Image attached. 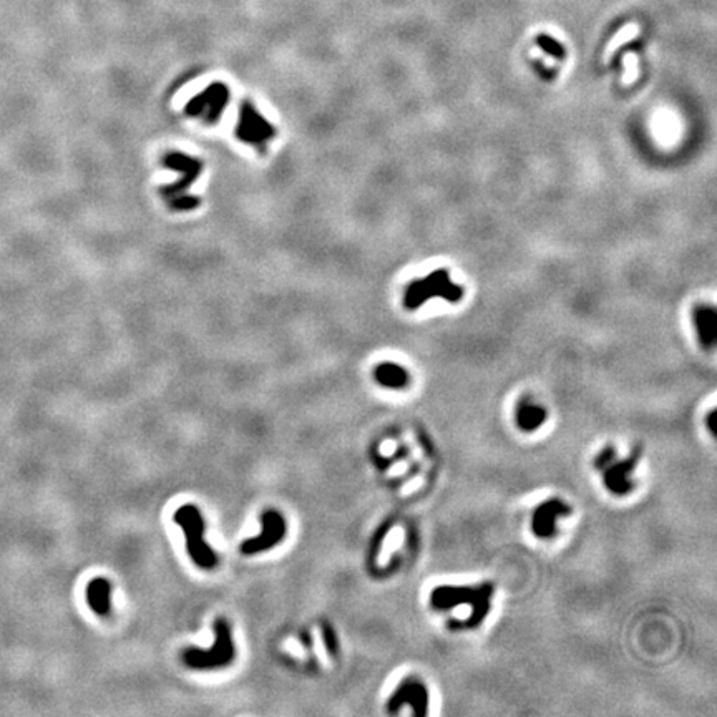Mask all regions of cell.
<instances>
[{
	"mask_svg": "<svg viewBox=\"0 0 717 717\" xmlns=\"http://www.w3.org/2000/svg\"><path fill=\"white\" fill-rule=\"evenodd\" d=\"M163 165L171 171H176V182L161 188V198L173 211H191L198 208L201 200L190 195L191 184L203 173V161L184 153H168L163 158Z\"/></svg>",
	"mask_w": 717,
	"mask_h": 717,
	"instance_id": "6da1fadb",
	"label": "cell"
},
{
	"mask_svg": "<svg viewBox=\"0 0 717 717\" xmlns=\"http://www.w3.org/2000/svg\"><path fill=\"white\" fill-rule=\"evenodd\" d=\"M175 523L183 528L186 538L188 555L200 568L213 570L218 565V555L204 542L203 515L195 505L188 503L179 506L175 512Z\"/></svg>",
	"mask_w": 717,
	"mask_h": 717,
	"instance_id": "7a4b0ae2",
	"label": "cell"
},
{
	"mask_svg": "<svg viewBox=\"0 0 717 717\" xmlns=\"http://www.w3.org/2000/svg\"><path fill=\"white\" fill-rule=\"evenodd\" d=\"M214 644L208 650L188 647L183 652V663L191 669L208 671V669L225 668L234 659V644L231 638V629L225 620L214 622Z\"/></svg>",
	"mask_w": 717,
	"mask_h": 717,
	"instance_id": "3957f363",
	"label": "cell"
},
{
	"mask_svg": "<svg viewBox=\"0 0 717 717\" xmlns=\"http://www.w3.org/2000/svg\"><path fill=\"white\" fill-rule=\"evenodd\" d=\"M234 133L239 141L257 150L259 153H264L268 150L269 141L276 136V128L268 118H264L259 113L255 103L243 102V105L239 106Z\"/></svg>",
	"mask_w": 717,
	"mask_h": 717,
	"instance_id": "277c9868",
	"label": "cell"
},
{
	"mask_svg": "<svg viewBox=\"0 0 717 717\" xmlns=\"http://www.w3.org/2000/svg\"><path fill=\"white\" fill-rule=\"evenodd\" d=\"M229 97V88L221 81H216L193 97L184 106V113L204 124H214L220 122L221 115L225 113Z\"/></svg>",
	"mask_w": 717,
	"mask_h": 717,
	"instance_id": "5b68a950",
	"label": "cell"
},
{
	"mask_svg": "<svg viewBox=\"0 0 717 717\" xmlns=\"http://www.w3.org/2000/svg\"><path fill=\"white\" fill-rule=\"evenodd\" d=\"M490 595L492 586L485 585L482 588H449L442 586L433 590L432 593V604L437 609H446L457 606V604H475L476 609L483 615H487L488 606H490Z\"/></svg>",
	"mask_w": 717,
	"mask_h": 717,
	"instance_id": "8992f818",
	"label": "cell"
},
{
	"mask_svg": "<svg viewBox=\"0 0 717 717\" xmlns=\"http://www.w3.org/2000/svg\"><path fill=\"white\" fill-rule=\"evenodd\" d=\"M261 533L255 536V538H249L241 545V553L243 555H257V553H263L276 547L279 542H282L286 535V522L282 518V515L276 512V510H268V512L263 513L261 517Z\"/></svg>",
	"mask_w": 717,
	"mask_h": 717,
	"instance_id": "52a82bcc",
	"label": "cell"
},
{
	"mask_svg": "<svg viewBox=\"0 0 717 717\" xmlns=\"http://www.w3.org/2000/svg\"><path fill=\"white\" fill-rule=\"evenodd\" d=\"M570 508L561 501H548V503H543L540 508H536L535 517H533V533L536 536H542V538H548L555 533V523L556 518L560 515H568Z\"/></svg>",
	"mask_w": 717,
	"mask_h": 717,
	"instance_id": "ba28073f",
	"label": "cell"
},
{
	"mask_svg": "<svg viewBox=\"0 0 717 717\" xmlns=\"http://www.w3.org/2000/svg\"><path fill=\"white\" fill-rule=\"evenodd\" d=\"M403 702H410L415 706V714H424L427 711V693L420 684L415 682H403L397 693L389 701V711L394 712L401 707Z\"/></svg>",
	"mask_w": 717,
	"mask_h": 717,
	"instance_id": "9c48e42d",
	"label": "cell"
},
{
	"mask_svg": "<svg viewBox=\"0 0 717 717\" xmlns=\"http://www.w3.org/2000/svg\"><path fill=\"white\" fill-rule=\"evenodd\" d=\"M110 581L105 578H95L87 586V603L90 609L98 616H108L111 609Z\"/></svg>",
	"mask_w": 717,
	"mask_h": 717,
	"instance_id": "30bf717a",
	"label": "cell"
},
{
	"mask_svg": "<svg viewBox=\"0 0 717 717\" xmlns=\"http://www.w3.org/2000/svg\"><path fill=\"white\" fill-rule=\"evenodd\" d=\"M636 457L638 455H633V457L628 458V460L616 463L615 467H609L606 472V487L613 493H618V495H622V493H628L631 488L629 483V474L633 472L634 465H636Z\"/></svg>",
	"mask_w": 717,
	"mask_h": 717,
	"instance_id": "8fae6325",
	"label": "cell"
},
{
	"mask_svg": "<svg viewBox=\"0 0 717 717\" xmlns=\"http://www.w3.org/2000/svg\"><path fill=\"white\" fill-rule=\"evenodd\" d=\"M694 322L698 328L699 339H701L704 347L714 346L716 342V329H717V316L712 307H698L694 312Z\"/></svg>",
	"mask_w": 717,
	"mask_h": 717,
	"instance_id": "7c38bea8",
	"label": "cell"
},
{
	"mask_svg": "<svg viewBox=\"0 0 717 717\" xmlns=\"http://www.w3.org/2000/svg\"><path fill=\"white\" fill-rule=\"evenodd\" d=\"M462 296H463L462 287L455 286V284H452V282H446L445 286L435 287V289H432V291H425V293H419L414 299L409 300V303L405 304V307L417 309L419 306H422L424 303H427V300L432 298H442V299L449 300V303H458V300L462 299Z\"/></svg>",
	"mask_w": 717,
	"mask_h": 717,
	"instance_id": "4fadbf2b",
	"label": "cell"
},
{
	"mask_svg": "<svg viewBox=\"0 0 717 717\" xmlns=\"http://www.w3.org/2000/svg\"><path fill=\"white\" fill-rule=\"evenodd\" d=\"M376 380L387 389H403L409 384V373L397 364H380L376 369Z\"/></svg>",
	"mask_w": 717,
	"mask_h": 717,
	"instance_id": "5bb4252c",
	"label": "cell"
},
{
	"mask_svg": "<svg viewBox=\"0 0 717 717\" xmlns=\"http://www.w3.org/2000/svg\"><path fill=\"white\" fill-rule=\"evenodd\" d=\"M547 420V410L535 403L523 402L517 409V425L522 430L531 432L542 425Z\"/></svg>",
	"mask_w": 717,
	"mask_h": 717,
	"instance_id": "9a60e30c",
	"label": "cell"
},
{
	"mask_svg": "<svg viewBox=\"0 0 717 717\" xmlns=\"http://www.w3.org/2000/svg\"><path fill=\"white\" fill-rule=\"evenodd\" d=\"M536 44H538L540 49H542L545 54H548L549 57L556 58V60H563L566 51H565V47L560 44V42L555 40L553 37L549 35H545V33H542V35L536 37Z\"/></svg>",
	"mask_w": 717,
	"mask_h": 717,
	"instance_id": "2e32d148",
	"label": "cell"
},
{
	"mask_svg": "<svg viewBox=\"0 0 717 717\" xmlns=\"http://www.w3.org/2000/svg\"><path fill=\"white\" fill-rule=\"evenodd\" d=\"M322 634H324V643H325V647H328V651L330 652V654H336L337 641H336V634H334V629L330 628V626L324 625L322 626Z\"/></svg>",
	"mask_w": 717,
	"mask_h": 717,
	"instance_id": "e0dca14e",
	"label": "cell"
},
{
	"mask_svg": "<svg viewBox=\"0 0 717 717\" xmlns=\"http://www.w3.org/2000/svg\"><path fill=\"white\" fill-rule=\"evenodd\" d=\"M615 460V450L613 449H608L604 450V452H601V455L598 458H596V467H608L611 465V462Z\"/></svg>",
	"mask_w": 717,
	"mask_h": 717,
	"instance_id": "ac0fdd59",
	"label": "cell"
}]
</instances>
